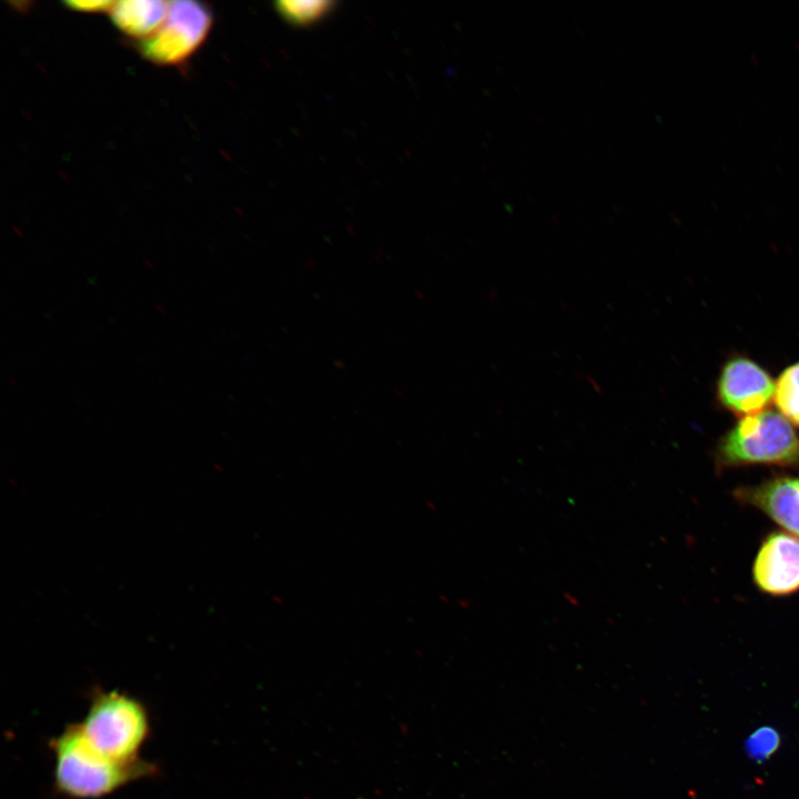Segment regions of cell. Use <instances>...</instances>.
<instances>
[{"instance_id": "6da1fadb", "label": "cell", "mask_w": 799, "mask_h": 799, "mask_svg": "<svg viewBox=\"0 0 799 799\" xmlns=\"http://www.w3.org/2000/svg\"><path fill=\"white\" fill-rule=\"evenodd\" d=\"M50 749L54 790L69 799L104 798L158 773V767L144 759L123 763L103 756L87 741L78 724L52 738Z\"/></svg>"}, {"instance_id": "8992f818", "label": "cell", "mask_w": 799, "mask_h": 799, "mask_svg": "<svg viewBox=\"0 0 799 799\" xmlns=\"http://www.w3.org/2000/svg\"><path fill=\"white\" fill-rule=\"evenodd\" d=\"M756 586L773 596L799 590V538L785 532L769 534L758 549L752 567Z\"/></svg>"}, {"instance_id": "ba28073f", "label": "cell", "mask_w": 799, "mask_h": 799, "mask_svg": "<svg viewBox=\"0 0 799 799\" xmlns=\"http://www.w3.org/2000/svg\"><path fill=\"white\" fill-rule=\"evenodd\" d=\"M170 2L162 0L115 1L110 17L113 24L125 36L145 40L165 22Z\"/></svg>"}, {"instance_id": "30bf717a", "label": "cell", "mask_w": 799, "mask_h": 799, "mask_svg": "<svg viewBox=\"0 0 799 799\" xmlns=\"http://www.w3.org/2000/svg\"><path fill=\"white\" fill-rule=\"evenodd\" d=\"M773 401L781 415L799 426V362L788 366L778 377Z\"/></svg>"}, {"instance_id": "277c9868", "label": "cell", "mask_w": 799, "mask_h": 799, "mask_svg": "<svg viewBox=\"0 0 799 799\" xmlns=\"http://www.w3.org/2000/svg\"><path fill=\"white\" fill-rule=\"evenodd\" d=\"M212 24V11L204 3L170 1L165 22L154 34L139 41V50L152 63L181 64L203 44Z\"/></svg>"}, {"instance_id": "5b68a950", "label": "cell", "mask_w": 799, "mask_h": 799, "mask_svg": "<svg viewBox=\"0 0 799 799\" xmlns=\"http://www.w3.org/2000/svg\"><path fill=\"white\" fill-rule=\"evenodd\" d=\"M776 383L770 375L747 357H734L722 367L718 384V400L738 416L763 412L775 397Z\"/></svg>"}, {"instance_id": "3957f363", "label": "cell", "mask_w": 799, "mask_h": 799, "mask_svg": "<svg viewBox=\"0 0 799 799\" xmlns=\"http://www.w3.org/2000/svg\"><path fill=\"white\" fill-rule=\"evenodd\" d=\"M716 464L719 471L749 465L799 468V436L775 411L745 416L719 441Z\"/></svg>"}, {"instance_id": "52a82bcc", "label": "cell", "mask_w": 799, "mask_h": 799, "mask_svg": "<svg viewBox=\"0 0 799 799\" xmlns=\"http://www.w3.org/2000/svg\"><path fill=\"white\" fill-rule=\"evenodd\" d=\"M734 496L760 509L799 538V477L778 476L757 485L738 487Z\"/></svg>"}, {"instance_id": "7a4b0ae2", "label": "cell", "mask_w": 799, "mask_h": 799, "mask_svg": "<svg viewBox=\"0 0 799 799\" xmlns=\"http://www.w3.org/2000/svg\"><path fill=\"white\" fill-rule=\"evenodd\" d=\"M87 741L103 756L123 763L142 760L151 732L150 715L134 696L117 689H95L78 724Z\"/></svg>"}, {"instance_id": "7c38bea8", "label": "cell", "mask_w": 799, "mask_h": 799, "mask_svg": "<svg viewBox=\"0 0 799 799\" xmlns=\"http://www.w3.org/2000/svg\"><path fill=\"white\" fill-rule=\"evenodd\" d=\"M115 1H101V0H73L65 1L64 6L73 11L98 13V12H110Z\"/></svg>"}, {"instance_id": "8fae6325", "label": "cell", "mask_w": 799, "mask_h": 799, "mask_svg": "<svg viewBox=\"0 0 799 799\" xmlns=\"http://www.w3.org/2000/svg\"><path fill=\"white\" fill-rule=\"evenodd\" d=\"M780 746V735L772 727L756 729L746 740L747 755L757 762L769 759Z\"/></svg>"}, {"instance_id": "9c48e42d", "label": "cell", "mask_w": 799, "mask_h": 799, "mask_svg": "<svg viewBox=\"0 0 799 799\" xmlns=\"http://www.w3.org/2000/svg\"><path fill=\"white\" fill-rule=\"evenodd\" d=\"M337 3L326 0H281L274 3L276 12L289 23L305 27L331 13Z\"/></svg>"}]
</instances>
